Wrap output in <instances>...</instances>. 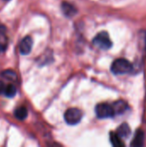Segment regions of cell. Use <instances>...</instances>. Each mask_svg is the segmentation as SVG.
<instances>
[{
    "label": "cell",
    "mask_w": 146,
    "mask_h": 147,
    "mask_svg": "<svg viewBox=\"0 0 146 147\" xmlns=\"http://www.w3.org/2000/svg\"><path fill=\"white\" fill-rule=\"evenodd\" d=\"M133 70V65L126 59H118L114 61L111 66V71L114 74L122 75L131 72Z\"/></svg>",
    "instance_id": "1"
},
{
    "label": "cell",
    "mask_w": 146,
    "mask_h": 147,
    "mask_svg": "<svg viewBox=\"0 0 146 147\" xmlns=\"http://www.w3.org/2000/svg\"><path fill=\"white\" fill-rule=\"evenodd\" d=\"M93 44L95 47L102 50H108L112 47V41L109 38V35L107 32L102 31L97 34L93 40Z\"/></svg>",
    "instance_id": "2"
},
{
    "label": "cell",
    "mask_w": 146,
    "mask_h": 147,
    "mask_svg": "<svg viewBox=\"0 0 146 147\" xmlns=\"http://www.w3.org/2000/svg\"><path fill=\"white\" fill-rule=\"evenodd\" d=\"M83 118V112L76 108L69 109L65 113V121L67 124L74 126L78 124Z\"/></svg>",
    "instance_id": "3"
},
{
    "label": "cell",
    "mask_w": 146,
    "mask_h": 147,
    "mask_svg": "<svg viewBox=\"0 0 146 147\" xmlns=\"http://www.w3.org/2000/svg\"><path fill=\"white\" fill-rule=\"evenodd\" d=\"M96 114L100 119H106L114 116L115 112L113 105L108 103H99L96 107Z\"/></svg>",
    "instance_id": "4"
},
{
    "label": "cell",
    "mask_w": 146,
    "mask_h": 147,
    "mask_svg": "<svg viewBox=\"0 0 146 147\" xmlns=\"http://www.w3.org/2000/svg\"><path fill=\"white\" fill-rule=\"evenodd\" d=\"M33 47V40L30 36H26L22 40L19 44V51L22 54L27 55L28 54Z\"/></svg>",
    "instance_id": "5"
},
{
    "label": "cell",
    "mask_w": 146,
    "mask_h": 147,
    "mask_svg": "<svg viewBox=\"0 0 146 147\" xmlns=\"http://www.w3.org/2000/svg\"><path fill=\"white\" fill-rule=\"evenodd\" d=\"M61 9H62V12L63 14L68 17V18H71V17H73L77 10V9L74 7V5H72L71 3H67V2H63L62 4H61Z\"/></svg>",
    "instance_id": "6"
},
{
    "label": "cell",
    "mask_w": 146,
    "mask_h": 147,
    "mask_svg": "<svg viewBox=\"0 0 146 147\" xmlns=\"http://www.w3.org/2000/svg\"><path fill=\"white\" fill-rule=\"evenodd\" d=\"M116 134L121 139H124V138L126 139L131 135V128H130V127H129V125L127 123H123L118 127V129L116 131Z\"/></svg>",
    "instance_id": "7"
},
{
    "label": "cell",
    "mask_w": 146,
    "mask_h": 147,
    "mask_svg": "<svg viewBox=\"0 0 146 147\" xmlns=\"http://www.w3.org/2000/svg\"><path fill=\"white\" fill-rule=\"evenodd\" d=\"M144 140H145V134L142 130L139 129L136 131L133 140L131 143V146H142L144 145Z\"/></svg>",
    "instance_id": "8"
},
{
    "label": "cell",
    "mask_w": 146,
    "mask_h": 147,
    "mask_svg": "<svg viewBox=\"0 0 146 147\" xmlns=\"http://www.w3.org/2000/svg\"><path fill=\"white\" fill-rule=\"evenodd\" d=\"M113 107H114L115 115H116V114L120 115V114H123V113L126 110L128 105L126 104V102H125L124 101H121V100H120V101L115 102L113 104Z\"/></svg>",
    "instance_id": "9"
},
{
    "label": "cell",
    "mask_w": 146,
    "mask_h": 147,
    "mask_svg": "<svg viewBox=\"0 0 146 147\" xmlns=\"http://www.w3.org/2000/svg\"><path fill=\"white\" fill-rule=\"evenodd\" d=\"M14 115L17 120L23 121L28 117V110L25 107H19L14 111Z\"/></svg>",
    "instance_id": "10"
},
{
    "label": "cell",
    "mask_w": 146,
    "mask_h": 147,
    "mask_svg": "<svg viewBox=\"0 0 146 147\" xmlns=\"http://www.w3.org/2000/svg\"><path fill=\"white\" fill-rule=\"evenodd\" d=\"M110 141L114 146H124L125 144L121 141V138L115 133H110Z\"/></svg>",
    "instance_id": "11"
},
{
    "label": "cell",
    "mask_w": 146,
    "mask_h": 147,
    "mask_svg": "<svg viewBox=\"0 0 146 147\" xmlns=\"http://www.w3.org/2000/svg\"><path fill=\"white\" fill-rule=\"evenodd\" d=\"M4 95L9 98L14 97L16 95V88L13 84L7 85L5 87V90H4Z\"/></svg>",
    "instance_id": "12"
},
{
    "label": "cell",
    "mask_w": 146,
    "mask_h": 147,
    "mask_svg": "<svg viewBox=\"0 0 146 147\" xmlns=\"http://www.w3.org/2000/svg\"><path fill=\"white\" fill-rule=\"evenodd\" d=\"M2 76L9 81H16V74L12 70H6L2 72Z\"/></svg>",
    "instance_id": "13"
},
{
    "label": "cell",
    "mask_w": 146,
    "mask_h": 147,
    "mask_svg": "<svg viewBox=\"0 0 146 147\" xmlns=\"http://www.w3.org/2000/svg\"><path fill=\"white\" fill-rule=\"evenodd\" d=\"M7 39L5 37H2L0 38V49L1 50H5L7 47Z\"/></svg>",
    "instance_id": "14"
},
{
    "label": "cell",
    "mask_w": 146,
    "mask_h": 147,
    "mask_svg": "<svg viewBox=\"0 0 146 147\" xmlns=\"http://www.w3.org/2000/svg\"><path fill=\"white\" fill-rule=\"evenodd\" d=\"M4 90H5V85L3 84V82L0 81V95L4 93Z\"/></svg>",
    "instance_id": "15"
},
{
    "label": "cell",
    "mask_w": 146,
    "mask_h": 147,
    "mask_svg": "<svg viewBox=\"0 0 146 147\" xmlns=\"http://www.w3.org/2000/svg\"><path fill=\"white\" fill-rule=\"evenodd\" d=\"M5 32V27L3 25H0V34H3Z\"/></svg>",
    "instance_id": "16"
}]
</instances>
